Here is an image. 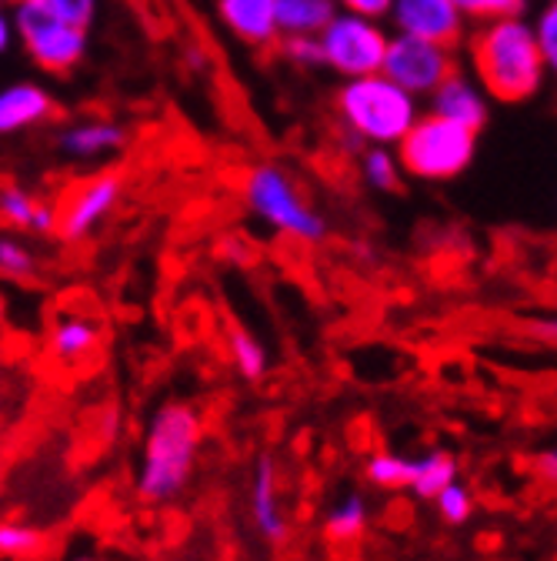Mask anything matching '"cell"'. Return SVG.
I'll return each mask as SVG.
<instances>
[{
  "label": "cell",
  "mask_w": 557,
  "mask_h": 561,
  "mask_svg": "<svg viewBox=\"0 0 557 561\" xmlns=\"http://www.w3.org/2000/svg\"><path fill=\"white\" fill-rule=\"evenodd\" d=\"M124 194V181L117 174H97L88 184H81L71 201L57 207V234L67 241H81L94 234L111 215Z\"/></svg>",
  "instance_id": "cell-10"
},
{
  "label": "cell",
  "mask_w": 557,
  "mask_h": 561,
  "mask_svg": "<svg viewBox=\"0 0 557 561\" xmlns=\"http://www.w3.org/2000/svg\"><path fill=\"white\" fill-rule=\"evenodd\" d=\"M251 525L267 545H285L288 541V518L281 508V495H277V465L270 455H257L251 468Z\"/></svg>",
  "instance_id": "cell-11"
},
{
  "label": "cell",
  "mask_w": 557,
  "mask_h": 561,
  "mask_svg": "<svg viewBox=\"0 0 557 561\" xmlns=\"http://www.w3.org/2000/svg\"><path fill=\"white\" fill-rule=\"evenodd\" d=\"M14 44V24H11V11L0 8V54Z\"/></svg>",
  "instance_id": "cell-32"
},
{
  "label": "cell",
  "mask_w": 557,
  "mask_h": 561,
  "mask_svg": "<svg viewBox=\"0 0 557 561\" xmlns=\"http://www.w3.org/2000/svg\"><path fill=\"white\" fill-rule=\"evenodd\" d=\"M101 344V328L84 318V314H63L54 321L50 328V337H47V347L50 355L63 365H78L84 362L88 355H94Z\"/></svg>",
  "instance_id": "cell-16"
},
{
  "label": "cell",
  "mask_w": 557,
  "mask_h": 561,
  "mask_svg": "<svg viewBox=\"0 0 557 561\" xmlns=\"http://www.w3.org/2000/svg\"><path fill=\"white\" fill-rule=\"evenodd\" d=\"M221 24L247 47H270L277 34V0H218Z\"/></svg>",
  "instance_id": "cell-13"
},
{
  "label": "cell",
  "mask_w": 557,
  "mask_h": 561,
  "mask_svg": "<svg viewBox=\"0 0 557 561\" xmlns=\"http://www.w3.org/2000/svg\"><path fill=\"white\" fill-rule=\"evenodd\" d=\"M364 474L371 484L378 488H407V478H410V458L404 455H394V451H381V455H371L368 465H364Z\"/></svg>",
  "instance_id": "cell-25"
},
{
  "label": "cell",
  "mask_w": 557,
  "mask_h": 561,
  "mask_svg": "<svg viewBox=\"0 0 557 561\" xmlns=\"http://www.w3.org/2000/svg\"><path fill=\"white\" fill-rule=\"evenodd\" d=\"M37 271V257L11 234H0V274L14 277V280H27Z\"/></svg>",
  "instance_id": "cell-27"
},
{
  "label": "cell",
  "mask_w": 557,
  "mask_h": 561,
  "mask_svg": "<svg viewBox=\"0 0 557 561\" xmlns=\"http://www.w3.org/2000/svg\"><path fill=\"white\" fill-rule=\"evenodd\" d=\"M431 114L454 121L474 134H480L491 121V107H487V94L464 75V70H454L448 81L438 84V91L431 94Z\"/></svg>",
  "instance_id": "cell-12"
},
{
  "label": "cell",
  "mask_w": 557,
  "mask_h": 561,
  "mask_svg": "<svg viewBox=\"0 0 557 561\" xmlns=\"http://www.w3.org/2000/svg\"><path fill=\"white\" fill-rule=\"evenodd\" d=\"M527 24H531L534 44H537V50L550 70L557 64V4L554 0H547V4L534 14V21H527Z\"/></svg>",
  "instance_id": "cell-28"
},
{
  "label": "cell",
  "mask_w": 557,
  "mask_h": 561,
  "mask_svg": "<svg viewBox=\"0 0 557 561\" xmlns=\"http://www.w3.org/2000/svg\"><path fill=\"white\" fill-rule=\"evenodd\" d=\"M387 37L391 34L384 31L381 21L337 11L327 21V27L317 34V44H321L324 67L344 81H355V78L381 75Z\"/></svg>",
  "instance_id": "cell-6"
},
{
  "label": "cell",
  "mask_w": 557,
  "mask_h": 561,
  "mask_svg": "<svg viewBox=\"0 0 557 561\" xmlns=\"http://www.w3.org/2000/svg\"><path fill=\"white\" fill-rule=\"evenodd\" d=\"M457 70V57L451 47L421 41V37H407V34H391L381 75L394 81L401 91L410 98H431L441 81H448Z\"/></svg>",
  "instance_id": "cell-8"
},
{
  "label": "cell",
  "mask_w": 557,
  "mask_h": 561,
  "mask_svg": "<svg viewBox=\"0 0 557 561\" xmlns=\"http://www.w3.org/2000/svg\"><path fill=\"white\" fill-rule=\"evenodd\" d=\"M451 481H457V461L448 451H428L421 458H410V478L407 488L417 499L434 502V495L441 488H448Z\"/></svg>",
  "instance_id": "cell-18"
},
{
  "label": "cell",
  "mask_w": 557,
  "mask_h": 561,
  "mask_svg": "<svg viewBox=\"0 0 557 561\" xmlns=\"http://www.w3.org/2000/svg\"><path fill=\"white\" fill-rule=\"evenodd\" d=\"M467 24H491L504 18H524L527 0H451Z\"/></svg>",
  "instance_id": "cell-24"
},
{
  "label": "cell",
  "mask_w": 557,
  "mask_h": 561,
  "mask_svg": "<svg viewBox=\"0 0 557 561\" xmlns=\"http://www.w3.org/2000/svg\"><path fill=\"white\" fill-rule=\"evenodd\" d=\"M277 47H281V57L291 67H298V70H317V67H324L317 37H281V41H277Z\"/></svg>",
  "instance_id": "cell-30"
},
{
  "label": "cell",
  "mask_w": 557,
  "mask_h": 561,
  "mask_svg": "<svg viewBox=\"0 0 557 561\" xmlns=\"http://www.w3.org/2000/svg\"><path fill=\"white\" fill-rule=\"evenodd\" d=\"M537 471H544V481H554V474H557V455L554 451H544L537 458Z\"/></svg>",
  "instance_id": "cell-33"
},
{
  "label": "cell",
  "mask_w": 557,
  "mask_h": 561,
  "mask_svg": "<svg viewBox=\"0 0 557 561\" xmlns=\"http://www.w3.org/2000/svg\"><path fill=\"white\" fill-rule=\"evenodd\" d=\"M334 14V0H277V34L317 37Z\"/></svg>",
  "instance_id": "cell-17"
},
{
  "label": "cell",
  "mask_w": 557,
  "mask_h": 561,
  "mask_svg": "<svg viewBox=\"0 0 557 561\" xmlns=\"http://www.w3.org/2000/svg\"><path fill=\"white\" fill-rule=\"evenodd\" d=\"M477 151V134L444 121L438 114H421L410 130L394 145V158L401 171L417 181H451L464 174Z\"/></svg>",
  "instance_id": "cell-5"
},
{
  "label": "cell",
  "mask_w": 557,
  "mask_h": 561,
  "mask_svg": "<svg viewBox=\"0 0 557 561\" xmlns=\"http://www.w3.org/2000/svg\"><path fill=\"white\" fill-rule=\"evenodd\" d=\"M368 502L358 495V491H351V495H344L340 502H334V508L327 512L324 518V531L327 538L334 541H355L368 531Z\"/></svg>",
  "instance_id": "cell-19"
},
{
  "label": "cell",
  "mask_w": 557,
  "mask_h": 561,
  "mask_svg": "<svg viewBox=\"0 0 557 561\" xmlns=\"http://www.w3.org/2000/svg\"><path fill=\"white\" fill-rule=\"evenodd\" d=\"M200 414L190 401H164L144 435L141 468H137V495L148 505H171L190 484L200 451Z\"/></svg>",
  "instance_id": "cell-2"
},
{
  "label": "cell",
  "mask_w": 557,
  "mask_h": 561,
  "mask_svg": "<svg viewBox=\"0 0 557 561\" xmlns=\"http://www.w3.org/2000/svg\"><path fill=\"white\" fill-rule=\"evenodd\" d=\"M14 4H40L54 18L74 24V27H91L97 18V0H14Z\"/></svg>",
  "instance_id": "cell-26"
},
{
  "label": "cell",
  "mask_w": 557,
  "mask_h": 561,
  "mask_svg": "<svg viewBox=\"0 0 557 561\" xmlns=\"http://www.w3.org/2000/svg\"><path fill=\"white\" fill-rule=\"evenodd\" d=\"M127 140V130L117 121H104V117H91V121H78L71 127H63L57 137V151L67 161H97L107 154H117Z\"/></svg>",
  "instance_id": "cell-14"
},
{
  "label": "cell",
  "mask_w": 557,
  "mask_h": 561,
  "mask_svg": "<svg viewBox=\"0 0 557 561\" xmlns=\"http://www.w3.org/2000/svg\"><path fill=\"white\" fill-rule=\"evenodd\" d=\"M397 34L421 37L441 47L457 50L467 37V21L451 0H394L391 14Z\"/></svg>",
  "instance_id": "cell-9"
},
{
  "label": "cell",
  "mask_w": 557,
  "mask_h": 561,
  "mask_svg": "<svg viewBox=\"0 0 557 561\" xmlns=\"http://www.w3.org/2000/svg\"><path fill=\"white\" fill-rule=\"evenodd\" d=\"M71 561H101V558H94V554H81V558H71Z\"/></svg>",
  "instance_id": "cell-34"
},
{
  "label": "cell",
  "mask_w": 557,
  "mask_h": 561,
  "mask_svg": "<svg viewBox=\"0 0 557 561\" xmlns=\"http://www.w3.org/2000/svg\"><path fill=\"white\" fill-rule=\"evenodd\" d=\"M44 551V531L24 522H0V558L27 561Z\"/></svg>",
  "instance_id": "cell-23"
},
{
  "label": "cell",
  "mask_w": 557,
  "mask_h": 561,
  "mask_svg": "<svg viewBox=\"0 0 557 561\" xmlns=\"http://www.w3.org/2000/svg\"><path fill=\"white\" fill-rule=\"evenodd\" d=\"M50 117H54V98L40 84L18 81L0 88V137L40 127Z\"/></svg>",
  "instance_id": "cell-15"
},
{
  "label": "cell",
  "mask_w": 557,
  "mask_h": 561,
  "mask_svg": "<svg viewBox=\"0 0 557 561\" xmlns=\"http://www.w3.org/2000/svg\"><path fill=\"white\" fill-rule=\"evenodd\" d=\"M40 201H44V197L31 194V191L21 187V184L0 187V225H8V228H14V231H34Z\"/></svg>",
  "instance_id": "cell-21"
},
{
  "label": "cell",
  "mask_w": 557,
  "mask_h": 561,
  "mask_svg": "<svg viewBox=\"0 0 557 561\" xmlns=\"http://www.w3.org/2000/svg\"><path fill=\"white\" fill-rule=\"evenodd\" d=\"M471 81L501 104H521L541 94L547 81V64L534 44L524 18H504L491 24H474L464 37Z\"/></svg>",
  "instance_id": "cell-1"
},
{
  "label": "cell",
  "mask_w": 557,
  "mask_h": 561,
  "mask_svg": "<svg viewBox=\"0 0 557 561\" xmlns=\"http://www.w3.org/2000/svg\"><path fill=\"white\" fill-rule=\"evenodd\" d=\"M11 24L14 41H21L27 57L47 75H71L88 57V31L54 18L40 4H14Z\"/></svg>",
  "instance_id": "cell-7"
},
{
  "label": "cell",
  "mask_w": 557,
  "mask_h": 561,
  "mask_svg": "<svg viewBox=\"0 0 557 561\" xmlns=\"http://www.w3.org/2000/svg\"><path fill=\"white\" fill-rule=\"evenodd\" d=\"M394 0H334V8L344 14H358V18H371V21H384L391 14Z\"/></svg>",
  "instance_id": "cell-31"
},
{
  "label": "cell",
  "mask_w": 557,
  "mask_h": 561,
  "mask_svg": "<svg viewBox=\"0 0 557 561\" xmlns=\"http://www.w3.org/2000/svg\"><path fill=\"white\" fill-rule=\"evenodd\" d=\"M334 107L347 134L364 140L368 148H394L410 130V124L421 117L417 98L401 91L384 75L344 81Z\"/></svg>",
  "instance_id": "cell-3"
},
{
  "label": "cell",
  "mask_w": 557,
  "mask_h": 561,
  "mask_svg": "<svg viewBox=\"0 0 557 561\" xmlns=\"http://www.w3.org/2000/svg\"><path fill=\"white\" fill-rule=\"evenodd\" d=\"M361 174L364 181L381 191V194H394L401 187V164L394 158V148H368L361 158Z\"/></svg>",
  "instance_id": "cell-22"
},
{
  "label": "cell",
  "mask_w": 557,
  "mask_h": 561,
  "mask_svg": "<svg viewBox=\"0 0 557 561\" xmlns=\"http://www.w3.org/2000/svg\"><path fill=\"white\" fill-rule=\"evenodd\" d=\"M434 505L448 525H464L474 515V499L461 481H451L448 488H441L434 495Z\"/></svg>",
  "instance_id": "cell-29"
},
{
  "label": "cell",
  "mask_w": 557,
  "mask_h": 561,
  "mask_svg": "<svg viewBox=\"0 0 557 561\" xmlns=\"http://www.w3.org/2000/svg\"><path fill=\"white\" fill-rule=\"evenodd\" d=\"M244 204L260 225L304 244H321L330 231L324 215L307 201L304 187L294 181V174L277 161H264L247 171Z\"/></svg>",
  "instance_id": "cell-4"
},
{
  "label": "cell",
  "mask_w": 557,
  "mask_h": 561,
  "mask_svg": "<svg viewBox=\"0 0 557 561\" xmlns=\"http://www.w3.org/2000/svg\"><path fill=\"white\" fill-rule=\"evenodd\" d=\"M228 351H231V362L237 365L241 378L247 381H260L267 375V347L257 341L254 331L241 328V324H231L228 331Z\"/></svg>",
  "instance_id": "cell-20"
}]
</instances>
